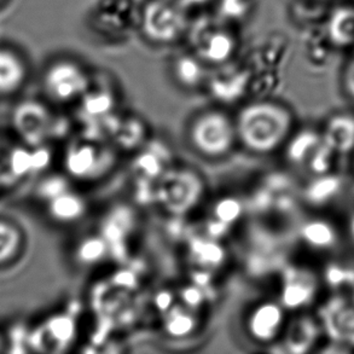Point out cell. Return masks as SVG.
<instances>
[{
  "mask_svg": "<svg viewBox=\"0 0 354 354\" xmlns=\"http://www.w3.org/2000/svg\"><path fill=\"white\" fill-rule=\"evenodd\" d=\"M234 118L239 145L255 155L283 150L297 129L292 109L268 98L245 103Z\"/></svg>",
  "mask_w": 354,
  "mask_h": 354,
  "instance_id": "6da1fadb",
  "label": "cell"
},
{
  "mask_svg": "<svg viewBox=\"0 0 354 354\" xmlns=\"http://www.w3.org/2000/svg\"><path fill=\"white\" fill-rule=\"evenodd\" d=\"M185 134L192 151L207 160L225 158L239 144L235 118L214 108L192 116Z\"/></svg>",
  "mask_w": 354,
  "mask_h": 354,
  "instance_id": "7a4b0ae2",
  "label": "cell"
},
{
  "mask_svg": "<svg viewBox=\"0 0 354 354\" xmlns=\"http://www.w3.org/2000/svg\"><path fill=\"white\" fill-rule=\"evenodd\" d=\"M187 11L172 0H148L140 12V30L149 43L168 46L185 37Z\"/></svg>",
  "mask_w": 354,
  "mask_h": 354,
  "instance_id": "3957f363",
  "label": "cell"
},
{
  "mask_svg": "<svg viewBox=\"0 0 354 354\" xmlns=\"http://www.w3.org/2000/svg\"><path fill=\"white\" fill-rule=\"evenodd\" d=\"M91 79V74L82 63L72 58H58L44 72V91L56 103L79 102L90 86Z\"/></svg>",
  "mask_w": 354,
  "mask_h": 354,
  "instance_id": "277c9868",
  "label": "cell"
},
{
  "mask_svg": "<svg viewBox=\"0 0 354 354\" xmlns=\"http://www.w3.org/2000/svg\"><path fill=\"white\" fill-rule=\"evenodd\" d=\"M328 345L354 352V302L344 294H333L316 312Z\"/></svg>",
  "mask_w": 354,
  "mask_h": 354,
  "instance_id": "5b68a950",
  "label": "cell"
},
{
  "mask_svg": "<svg viewBox=\"0 0 354 354\" xmlns=\"http://www.w3.org/2000/svg\"><path fill=\"white\" fill-rule=\"evenodd\" d=\"M322 274L310 268L294 266L283 277L278 301L287 311H307L319 297L322 290Z\"/></svg>",
  "mask_w": 354,
  "mask_h": 354,
  "instance_id": "8992f818",
  "label": "cell"
},
{
  "mask_svg": "<svg viewBox=\"0 0 354 354\" xmlns=\"http://www.w3.org/2000/svg\"><path fill=\"white\" fill-rule=\"evenodd\" d=\"M203 24L197 28L194 37V53L207 66H226L237 50L235 34L219 24Z\"/></svg>",
  "mask_w": 354,
  "mask_h": 354,
  "instance_id": "52a82bcc",
  "label": "cell"
},
{
  "mask_svg": "<svg viewBox=\"0 0 354 354\" xmlns=\"http://www.w3.org/2000/svg\"><path fill=\"white\" fill-rule=\"evenodd\" d=\"M287 312L278 300L259 302L245 318V330L258 344L268 345L274 342L284 333L288 322Z\"/></svg>",
  "mask_w": 354,
  "mask_h": 354,
  "instance_id": "ba28073f",
  "label": "cell"
},
{
  "mask_svg": "<svg viewBox=\"0 0 354 354\" xmlns=\"http://www.w3.org/2000/svg\"><path fill=\"white\" fill-rule=\"evenodd\" d=\"M282 336L287 350L295 354L311 353L324 339L316 313L307 311L297 312L292 321L287 322Z\"/></svg>",
  "mask_w": 354,
  "mask_h": 354,
  "instance_id": "9c48e42d",
  "label": "cell"
},
{
  "mask_svg": "<svg viewBox=\"0 0 354 354\" xmlns=\"http://www.w3.org/2000/svg\"><path fill=\"white\" fill-rule=\"evenodd\" d=\"M14 121L17 132L27 142L38 144L48 136L51 116L41 103L27 101L15 111Z\"/></svg>",
  "mask_w": 354,
  "mask_h": 354,
  "instance_id": "30bf717a",
  "label": "cell"
},
{
  "mask_svg": "<svg viewBox=\"0 0 354 354\" xmlns=\"http://www.w3.org/2000/svg\"><path fill=\"white\" fill-rule=\"evenodd\" d=\"M322 140L340 156L354 151V113L336 111L321 127Z\"/></svg>",
  "mask_w": 354,
  "mask_h": 354,
  "instance_id": "8fae6325",
  "label": "cell"
},
{
  "mask_svg": "<svg viewBox=\"0 0 354 354\" xmlns=\"http://www.w3.org/2000/svg\"><path fill=\"white\" fill-rule=\"evenodd\" d=\"M326 35L333 48L354 51V4L346 1L331 10L326 17Z\"/></svg>",
  "mask_w": 354,
  "mask_h": 354,
  "instance_id": "7c38bea8",
  "label": "cell"
},
{
  "mask_svg": "<svg viewBox=\"0 0 354 354\" xmlns=\"http://www.w3.org/2000/svg\"><path fill=\"white\" fill-rule=\"evenodd\" d=\"M300 239L312 250L330 252L340 243V230L326 218H310L300 227Z\"/></svg>",
  "mask_w": 354,
  "mask_h": 354,
  "instance_id": "4fadbf2b",
  "label": "cell"
},
{
  "mask_svg": "<svg viewBox=\"0 0 354 354\" xmlns=\"http://www.w3.org/2000/svg\"><path fill=\"white\" fill-rule=\"evenodd\" d=\"M106 165L109 163L106 153L97 150L90 144L75 145L69 150L66 158L68 172L74 177L91 178L96 174L100 176V173L106 169Z\"/></svg>",
  "mask_w": 354,
  "mask_h": 354,
  "instance_id": "5bb4252c",
  "label": "cell"
},
{
  "mask_svg": "<svg viewBox=\"0 0 354 354\" xmlns=\"http://www.w3.org/2000/svg\"><path fill=\"white\" fill-rule=\"evenodd\" d=\"M27 64L21 53L9 46H0V96L19 91L27 79Z\"/></svg>",
  "mask_w": 354,
  "mask_h": 354,
  "instance_id": "9a60e30c",
  "label": "cell"
},
{
  "mask_svg": "<svg viewBox=\"0 0 354 354\" xmlns=\"http://www.w3.org/2000/svg\"><path fill=\"white\" fill-rule=\"evenodd\" d=\"M206 63L195 53H184L173 59L171 71L173 79L179 86L187 90H196L208 82Z\"/></svg>",
  "mask_w": 354,
  "mask_h": 354,
  "instance_id": "2e32d148",
  "label": "cell"
},
{
  "mask_svg": "<svg viewBox=\"0 0 354 354\" xmlns=\"http://www.w3.org/2000/svg\"><path fill=\"white\" fill-rule=\"evenodd\" d=\"M322 143L321 129H297L292 132L283 151L286 158L292 166H304L310 158L312 153Z\"/></svg>",
  "mask_w": 354,
  "mask_h": 354,
  "instance_id": "e0dca14e",
  "label": "cell"
},
{
  "mask_svg": "<svg viewBox=\"0 0 354 354\" xmlns=\"http://www.w3.org/2000/svg\"><path fill=\"white\" fill-rule=\"evenodd\" d=\"M342 187V179L336 172L316 176L304 189V198L310 206H328L340 195Z\"/></svg>",
  "mask_w": 354,
  "mask_h": 354,
  "instance_id": "ac0fdd59",
  "label": "cell"
},
{
  "mask_svg": "<svg viewBox=\"0 0 354 354\" xmlns=\"http://www.w3.org/2000/svg\"><path fill=\"white\" fill-rule=\"evenodd\" d=\"M48 213L59 223H73L82 218L86 212V202L79 194L64 190L57 196L48 200Z\"/></svg>",
  "mask_w": 354,
  "mask_h": 354,
  "instance_id": "d6986e66",
  "label": "cell"
},
{
  "mask_svg": "<svg viewBox=\"0 0 354 354\" xmlns=\"http://www.w3.org/2000/svg\"><path fill=\"white\" fill-rule=\"evenodd\" d=\"M79 101L82 102L84 111L87 114L100 115L111 111L115 103V95L111 91L109 85L102 82H95V77L92 75L90 86Z\"/></svg>",
  "mask_w": 354,
  "mask_h": 354,
  "instance_id": "ffe728a7",
  "label": "cell"
},
{
  "mask_svg": "<svg viewBox=\"0 0 354 354\" xmlns=\"http://www.w3.org/2000/svg\"><path fill=\"white\" fill-rule=\"evenodd\" d=\"M340 158V155L335 153L330 147H328L322 140V143L317 147L316 150L307 160L305 168L312 177L334 173L336 171V165H337V158Z\"/></svg>",
  "mask_w": 354,
  "mask_h": 354,
  "instance_id": "44dd1931",
  "label": "cell"
},
{
  "mask_svg": "<svg viewBox=\"0 0 354 354\" xmlns=\"http://www.w3.org/2000/svg\"><path fill=\"white\" fill-rule=\"evenodd\" d=\"M21 234L9 223L0 221V265L16 257L21 247Z\"/></svg>",
  "mask_w": 354,
  "mask_h": 354,
  "instance_id": "7402d4cb",
  "label": "cell"
},
{
  "mask_svg": "<svg viewBox=\"0 0 354 354\" xmlns=\"http://www.w3.org/2000/svg\"><path fill=\"white\" fill-rule=\"evenodd\" d=\"M322 281L336 289L348 288L351 290L354 284V268L344 263H330L326 268Z\"/></svg>",
  "mask_w": 354,
  "mask_h": 354,
  "instance_id": "603a6c76",
  "label": "cell"
},
{
  "mask_svg": "<svg viewBox=\"0 0 354 354\" xmlns=\"http://www.w3.org/2000/svg\"><path fill=\"white\" fill-rule=\"evenodd\" d=\"M166 330L172 336H187L192 333L195 322L190 315L185 312L176 311L174 315H169L166 321Z\"/></svg>",
  "mask_w": 354,
  "mask_h": 354,
  "instance_id": "cb8c5ba5",
  "label": "cell"
},
{
  "mask_svg": "<svg viewBox=\"0 0 354 354\" xmlns=\"http://www.w3.org/2000/svg\"><path fill=\"white\" fill-rule=\"evenodd\" d=\"M249 0H218V12L224 19L237 21L248 14Z\"/></svg>",
  "mask_w": 354,
  "mask_h": 354,
  "instance_id": "d4e9b609",
  "label": "cell"
},
{
  "mask_svg": "<svg viewBox=\"0 0 354 354\" xmlns=\"http://www.w3.org/2000/svg\"><path fill=\"white\" fill-rule=\"evenodd\" d=\"M106 245L102 239L93 237L88 239L80 245L77 250V257L82 263H93L100 261L106 253Z\"/></svg>",
  "mask_w": 354,
  "mask_h": 354,
  "instance_id": "484cf974",
  "label": "cell"
},
{
  "mask_svg": "<svg viewBox=\"0 0 354 354\" xmlns=\"http://www.w3.org/2000/svg\"><path fill=\"white\" fill-rule=\"evenodd\" d=\"M239 213H241V206L239 202L234 198H227L216 205L214 216L218 221L223 223H234L239 218Z\"/></svg>",
  "mask_w": 354,
  "mask_h": 354,
  "instance_id": "4316f807",
  "label": "cell"
},
{
  "mask_svg": "<svg viewBox=\"0 0 354 354\" xmlns=\"http://www.w3.org/2000/svg\"><path fill=\"white\" fill-rule=\"evenodd\" d=\"M341 87L347 100L354 106V56L346 63L341 73Z\"/></svg>",
  "mask_w": 354,
  "mask_h": 354,
  "instance_id": "83f0119b",
  "label": "cell"
},
{
  "mask_svg": "<svg viewBox=\"0 0 354 354\" xmlns=\"http://www.w3.org/2000/svg\"><path fill=\"white\" fill-rule=\"evenodd\" d=\"M67 190L64 182L59 180L57 178L48 179L46 182L43 183V185L40 187V194L44 198H46V201L51 200L53 197L57 196L58 194Z\"/></svg>",
  "mask_w": 354,
  "mask_h": 354,
  "instance_id": "f1b7e54d",
  "label": "cell"
},
{
  "mask_svg": "<svg viewBox=\"0 0 354 354\" xmlns=\"http://www.w3.org/2000/svg\"><path fill=\"white\" fill-rule=\"evenodd\" d=\"M212 0H177L178 4L182 6L183 9L190 11V10L200 9L209 4Z\"/></svg>",
  "mask_w": 354,
  "mask_h": 354,
  "instance_id": "f546056e",
  "label": "cell"
},
{
  "mask_svg": "<svg viewBox=\"0 0 354 354\" xmlns=\"http://www.w3.org/2000/svg\"><path fill=\"white\" fill-rule=\"evenodd\" d=\"M351 294H350V297L351 299H352V301L354 302V284H353V287L351 288Z\"/></svg>",
  "mask_w": 354,
  "mask_h": 354,
  "instance_id": "4dcf8cb0",
  "label": "cell"
},
{
  "mask_svg": "<svg viewBox=\"0 0 354 354\" xmlns=\"http://www.w3.org/2000/svg\"><path fill=\"white\" fill-rule=\"evenodd\" d=\"M306 1H310V3H324V1H328V0H306Z\"/></svg>",
  "mask_w": 354,
  "mask_h": 354,
  "instance_id": "1f68e13d",
  "label": "cell"
},
{
  "mask_svg": "<svg viewBox=\"0 0 354 354\" xmlns=\"http://www.w3.org/2000/svg\"><path fill=\"white\" fill-rule=\"evenodd\" d=\"M351 156H352V169H353L354 173V151L353 153H351Z\"/></svg>",
  "mask_w": 354,
  "mask_h": 354,
  "instance_id": "d6a6232c",
  "label": "cell"
},
{
  "mask_svg": "<svg viewBox=\"0 0 354 354\" xmlns=\"http://www.w3.org/2000/svg\"><path fill=\"white\" fill-rule=\"evenodd\" d=\"M346 1H350L352 4H354V0H346Z\"/></svg>",
  "mask_w": 354,
  "mask_h": 354,
  "instance_id": "836d02e7",
  "label": "cell"
},
{
  "mask_svg": "<svg viewBox=\"0 0 354 354\" xmlns=\"http://www.w3.org/2000/svg\"><path fill=\"white\" fill-rule=\"evenodd\" d=\"M5 0H0V4H3L4 3Z\"/></svg>",
  "mask_w": 354,
  "mask_h": 354,
  "instance_id": "e575fe53",
  "label": "cell"
},
{
  "mask_svg": "<svg viewBox=\"0 0 354 354\" xmlns=\"http://www.w3.org/2000/svg\"><path fill=\"white\" fill-rule=\"evenodd\" d=\"M172 1H177V0H172Z\"/></svg>",
  "mask_w": 354,
  "mask_h": 354,
  "instance_id": "d590c367",
  "label": "cell"
},
{
  "mask_svg": "<svg viewBox=\"0 0 354 354\" xmlns=\"http://www.w3.org/2000/svg\"><path fill=\"white\" fill-rule=\"evenodd\" d=\"M353 56H354V51H353Z\"/></svg>",
  "mask_w": 354,
  "mask_h": 354,
  "instance_id": "8d00e7d4",
  "label": "cell"
}]
</instances>
